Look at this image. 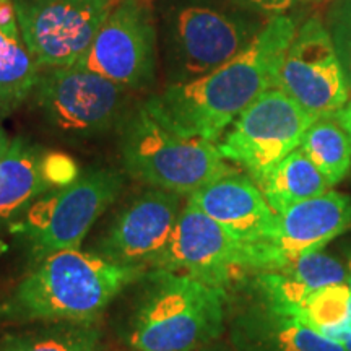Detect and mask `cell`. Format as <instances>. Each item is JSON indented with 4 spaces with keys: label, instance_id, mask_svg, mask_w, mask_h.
I'll return each mask as SVG.
<instances>
[{
    "label": "cell",
    "instance_id": "obj_18",
    "mask_svg": "<svg viewBox=\"0 0 351 351\" xmlns=\"http://www.w3.org/2000/svg\"><path fill=\"white\" fill-rule=\"evenodd\" d=\"M236 351H348L337 341L295 317L269 306L243 315L234 328Z\"/></svg>",
    "mask_w": 351,
    "mask_h": 351
},
{
    "label": "cell",
    "instance_id": "obj_22",
    "mask_svg": "<svg viewBox=\"0 0 351 351\" xmlns=\"http://www.w3.org/2000/svg\"><path fill=\"white\" fill-rule=\"evenodd\" d=\"M300 148L335 186L351 168V137L335 117H319L307 129Z\"/></svg>",
    "mask_w": 351,
    "mask_h": 351
},
{
    "label": "cell",
    "instance_id": "obj_6",
    "mask_svg": "<svg viewBox=\"0 0 351 351\" xmlns=\"http://www.w3.org/2000/svg\"><path fill=\"white\" fill-rule=\"evenodd\" d=\"M263 26L194 0H178L161 13L160 47L168 85L207 75L238 56Z\"/></svg>",
    "mask_w": 351,
    "mask_h": 351
},
{
    "label": "cell",
    "instance_id": "obj_3",
    "mask_svg": "<svg viewBox=\"0 0 351 351\" xmlns=\"http://www.w3.org/2000/svg\"><path fill=\"white\" fill-rule=\"evenodd\" d=\"M130 288L121 337L132 351H197L221 335L223 289L163 269L147 270Z\"/></svg>",
    "mask_w": 351,
    "mask_h": 351
},
{
    "label": "cell",
    "instance_id": "obj_12",
    "mask_svg": "<svg viewBox=\"0 0 351 351\" xmlns=\"http://www.w3.org/2000/svg\"><path fill=\"white\" fill-rule=\"evenodd\" d=\"M275 88L295 99L302 109L319 117H332L351 98L330 28L319 19L298 26L282 65Z\"/></svg>",
    "mask_w": 351,
    "mask_h": 351
},
{
    "label": "cell",
    "instance_id": "obj_11",
    "mask_svg": "<svg viewBox=\"0 0 351 351\" xmlns=\"http://www.w3.org/2000/svg\"><path fill=\"white\" fill-rule=\"evenodd\" d=\"M153 269L178 271L228 293L252 271L249 247L202 212L192 200L184 204L168 245Z\"/></svg>",
    "mask_w": 351,
    "mask_h": 351
},
{
    "label": "cell",
    "instance_id": "obj_25",
    "mask_svg": "<svg viewBox=\"0 0 351 351\" xmlns=\"http://www.w3.org/2000/svg\"><path fill=\"white\" fill-rule=\"evenodd\" d=\"M330 33L351 93V23H346V21L340 20H332Z\"/></svg>",
    "mask_w": 351,
    "mask_h": 351
},
{
    "label": "cell",
    "instance_id": "obj_16",
    "mask_svg": "<svg viewBox=\"0 0 351 351\" xmlns=\"http://www.w3.org/2000/svg\"><path fill=\"white\" fill-rule=\"evenodd\" d=\"M256 276L263 302L275 313L296 317L313 293L328 285L343 283L346 269L340 261L317 251L301 256L282 269L258 271Z\"/></svg>",
    "mask_w": 351,
    "mask_h": 351
},
{
    "label": "cell",
    "instance_id": "obj_20",
    "mask_svg": "<svg viewBox=\"0 0 351 351\" xmlns=\"http://www.w3.org/2000/svg\"><path fill=\"white\" fill-rule=\"evenodd\" d=\"M101 320L36 322L0 337V351H99Z\"/></svg>",
    "mask_w": 351,
    "mask_h": 351
},
{
    "label": "cell",
    "instance_id": "obj_26",
    "mask_svg": "<svg viewBox=\"0 0 351 351\" xmlns=\"http://www.w3.org/2000/svg\"><path fill=\"white\" fill-rule=\"evenodd\" d=\"M243 2L261 12L274 13V16H276L282 15V12H287L288 8L296 5V3L315 2V0H243Z\"/></svg>",
    "mask_w": 351,
    "mask_h": 351
},
{
    "label": "cell",
    "instance_id": "obj_19",
    "mask_svg": "<svg viewBox=\"0 0 351 351\" xmlns=\"http://www.w3.org/2000/svg\"><path fill=\"white\" fill-rule=\"evenodd\" d=\"M41 69L34 59L16 19L13 0H0V114H12L26 103Z\"/></svg>",
    "mask_w": 351,
    "mask_h": 351
},
{
    "label": "cell",
    "instance_id": "obj_27",
    "mask_svg": "<svg viewBox=\"0 0 351 351\" xmlns=\"http://www.w3.org/2000/svg\"><path fill=\"white\" fill-rule=\"evenodd\" d=\"M332 20H340L351 23V0H340L332 12Z\"/></svg>",
    "mask_w": 351,
    "mask_h": 351
},
{
    "label": "cell",
    "instance_id": "obj_13",
    "mask_svg": "<svg viewBox=\"0 0 351 351\" xmlns=\"http://www.w3.org/2000/svg\"><path fill=\"white\" fill-rule=\"evenodd\" d=\"M181 197L155 187L135 195L112 218L91 252L117 265L153 269L178 225Z\"/></svg>",
    "mask_w": 351,
    "mask_h": 351
},
{
    "label": "cell",
    "instance_id": "obj_24",
    "mask_svg": "<svg viewBox=\"0 0 351 351\" xmlns=\"http://www.w3.org/2000/svg\"><path fill=\"white\" fill-rule=\"evenodd\" d=\"M43 173L52 191H54V189L65 187L75 182L82 171L78 168L77 161L67 153L46 152L43 160Z\"/></svg>",
    "mask_w": 351,
    "mask_h": 351
},
{
    "label": "cell",
    "instance_id": "obj_8",
    "mask_svg": "<svg viewBox=\"0 0 351 351\" xmlns=\"http://www.w3.org/2000/svg\"><path fill=\"white\" fill-rule=\"evenodd\" d=\"M315 117L278 88H270L236 117L218 140V150L257 184L300 148Z\"/></svg>",
    "mask_w": 351,
    "mask_h": 351
},
{
    "label": "cell",
    "instance_id": "obj_5",
    "mask_svg": "<svg viewBox=\"0 0 351 351\" xmlns=\"http://www.w3.org/2000/svg\"><path fill=\"white\" fill-rule=\"evenodd\" d=\"M29 101L49 132L67 142L119 134L138 104L135 91L78 65L41 70Z\"/></svg>",
    "mask_w": 351,
    "mask_h": 351
},
{
    "label": "cell",
    "instance_id": "obj_10",
    "mask_svg": "<svg viewBox=\"0 0 351 351\" xmlns=\"http://www.w3.org/2000/svg\"><path fill=\"white\" fill-rule=\"evenodd\" d=\"M23 39L39 69L72 67L90 49L114 0H13Z\"/></svg>",
    "mask_w": 351,
    "mask_h": 351
},
{
    "label": "cell",
    "instance_id": "obj_4",
    "mask_svg": "<svg viewBox=\"0 0 351 351\" xmlns=\"http://www.w3.org/2000/svg\"><path fill=\"white\" fill-rule=\"evenodd\" d=\"M117 137L124 173L155 189L191 195L236 173L217 142L178 134L158 119L145 101L134 108Z\"/></svg>",
    "mask_w": 351,
    "mask_h": 351
},
{
    "label": "cell",
    "instance_id": "obj_31",
    "mask_svg": "<svg viewBox=\"0 0 351 351\" xmlns=\"http://www.w3.org/2000/svg\"><path fill=\"white\" fill-rule=\"evenodd\" d=\"M343 345H345V348L348 350V351H351V333L348 337H346V340L343 341Z\"/></svg>",
    "mask_w": 351,
    "mask_h": 351
},
{
    "label": "cell",
    "instance_id": "obj_30",
    "mask_svg": "<svg viewBox=\"0 0 351 351\" xmlns=\"http://www.w3.org/2000/svg\"><path fill=\"white\" fill-rule=\"evenodd\" d=\"M346 285L351 288V258L348 261V267H346Z\"/></svg>",
    "mask_w": 351,
    "mask_h": 351
},
{
    "label": "cell",
    "instance_id": "obj_15",
    "mask_svg": "<svg viewBox=\"0 0 351 351\" xmlns=\"http://www.w3.org/2000/svg\"><path fill=\"white\" fill-rule=\"evenodd\" d=\"M202 212L213 218L238 243L252 251L276 234V215L251 176L239 173L217 179L189 195Z\"/></svg>",
    "mask_w": 351,
    "mask_h": 351
},
{
    "label": "cell",
    "instance_id": "obj_28",
    "mask_svg": "<svg viewBox=\"0 0 351 351\" xmlns=\"http://www.w3.org/2000/svg\"><path fill=\"white\" fill-rule=\"evenodd\" d=\"M10 143H12V140L8 138L7 132L3 130L2 125H0V161H2V158L7 155L8 148H10Z\"/></svg>",
    "mask_w": 351,
    "mask_h": 351
},
{
    "label": "cell",
    "instance_id": "obj_23",
    "mask_svg": "<svg viewBox=\"0 0 351 351\" xmlns=\"http://www.w3.org/2000/svg\"><path fill=\"white\" fill-rule=\"evenodd\" d=\"M295 319L343 343L351 333V288L343 282L317 289L307 298Z\"/></svg>",
    "mask_w": 351,
    "mask_h": 351
},
{
    "label": "cell",
    "instance_id": "obj_21",
    "mask_svg": "<svg viewBox=\"0 0 351 351\" xmlns=\"http://www.w3.org/2000/svg\"><path fill=\"white\" fill-rule=\"evenodd\" d=\"M263 197L276 215L300 204L330 191L332 184L320 173L317 166L307 158L301 148H296L285 160L280 161L261 182Z\"/></svg>",
    "mask_w": 351,
    "mask_h": 351
},
{
    "label": "cell",
    "instance_id": "obj_14",
    "mask_svg": "<svg viewBox=\"0 0 351 351\" xmlns=\"http://www.w3.org/2000/svg\"><path fill=\"white\" fill-rule=\"evenodd\" d=\"M351 228V199L327 191L278 215L271 243L252 251V274L276 270L306 254L317 252Z\"/></svg>",
    "mask_w": 351,
    "mask_h": 351
},
{
    "label": "cell",
    "instance_id": "obj_32",
    "mask_svg": "<svg viewBox=\"0 0 351 351\" xmlns=\"http://www.w3.org/2000/svg\"><path fill=\"white\" fill-rule=\"evenodd\" d=\"M0 119H2V114H0Z\"/></svg>",
    "mask_w": 351,
    "mask_h": 351
},
{
    "label": "cell",
    "instance_id": "obj_17",
    "mask_svg": "<svg viewBox=\"0 0 351 351\" xmlns=\"http://www.w3.org/2000/svg\"><path fill=\"white\" fill-rule=\"evenodd\" d=\"M46 150L25 137L12 138L7 155L0 161V230L16 221L34 200L52 191L43 173ZM8 244L0 238V257Z\"/></svg>",
    "mask_w": 351,
    "mask_h": 351
},
{
    "label": "cell",
    "instance_id": "obj_2",
    "mask_svg": "<svg viewBox=\"0 0 351 351\" xmlns=\"http://www.w3.org/2000/svg\"><path fill=\"white\" fill-rule=\"evenodd\" d=\"M145 271L142 267L117 265L91 251L52 252L34 262L0 304V326L101 319L109 304Z\"/></svg>",
    "mask_w": 351,
    "mask_h": 351
},
{
    "label": "cell",
    "instance_id": "obj_29",
    "mask_svg": "<svg viewBox=\"0 0 351 351\" xmlns=\"http://www.w3.org/2000/svg\"><path fill=\"white\" fill-rule=\"evenodd\" d=\"M197 351H236V350H232V348H230V346L219 343V339H218V340L212 341V343L202 346V348H199Z\"/></svg>",
    "mask_w": 351,
    "mask_h": 351
},
{
    "label": "cell",
    "instance_id": "obj_7",
    "mask_svg": "<svg viewBox=\"0 0 351 351\" xmlns=\"http://www.w3.org/2000/svg\"><path fill=\"white\" fill-rule=\"evenodd\" d=\"M124 181V171L88 168L75 182L34 200L8 232L23 241L33 262L52 252L80 249L101 215L121 195Z\"/></svg>",
    "mask_w": 351,
    "mask_h": 351
},
{
    "label": "cell",
    "instance_id": "obj_9",
    "mask_svg": "<svg viewBox=\"0 0 351 351\" xmlns=\"http://www.w3.org/2000/svg\"><path fill=\"white\" fill-rule=\"evenodd\" d=\"M158 62L160 33L150 5L145 0H121L77 65L138 93L153 86Z\"/></svg>",
    "mask_w": 351,
    "mask_h": 351
},
{
    "label": "cell",
    "instance_id": "obj_1",
    "mask_svg": "<svg viewBox=\"0 0 351 351\" xmlns=\"http://www.w3.org/2000/svg\"><path fill=\"white\" fill-rule=\"evenodd\" d=\"M298 29L288 15H276L238 56L207 75L166 85L145 104L163 124L184 137L218 142L236 117L275 88L278 69Z\"/></svg>",
    "mask_w": 351,
    "mask_h": 351
}]
</instances>
